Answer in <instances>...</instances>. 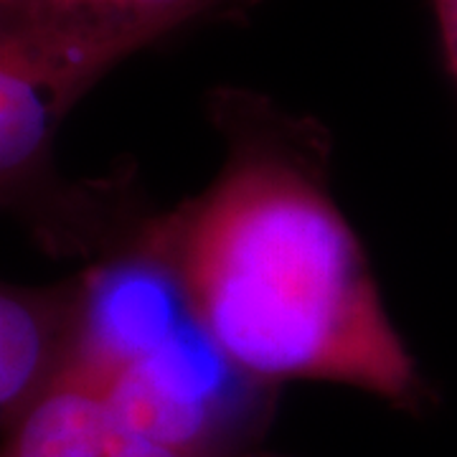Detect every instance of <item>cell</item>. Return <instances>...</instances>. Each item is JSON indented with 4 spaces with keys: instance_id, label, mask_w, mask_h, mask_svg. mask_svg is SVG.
Returning a JSON list of instances; mask_svg holds the SVG:
<instances>
[{
    "instance_id": "1",
    "label": "cell",
    "mask_w": 457,
    "mask_h": 457,
    "mask_svg": "<svg viewBox=\"0 0 457 457\" xmlns=\"http://www.w3.org/2000/svg\"><path fill=\"white\" fill-rule=\"evenodd\" d=\"M221 176L145 231L180 305L252 384L328 381L417 404V363L308 153L231 130Z\"/></svg>"
},
{
    "instance_id": "2",
    "label": "cell",
    "mask_w": 457,
    "mask_h": 457,
    "mask_svg": "<svg viewBox=\"0 0 457 457\" xmlns=\"http://www.w3.org/2000/svg\"><path fill=\"white\" fill-rule=\"evenodd\" d=\"M99 79L95 69L0 26V209L44 219V234L59 246L97 231L92 198L69 196L54 176V140Z\"/></svg>"
},
{
    "instance_id": "3",
    "label": "cell",
    "mask_w": 457,
    "mask_h": 457,
    "mask_svg": "<svg viewBox=\"0 0 457 457\" xmlns=\"http://www.w3.org/2000/svg\"><path fill=\"white\" fill-rule=\"evenodd\" d=\"M249 0H0V26L107 74L135 51Z\"/></svg>"
},
{
    "instance_id": "4",
    "label": "cell",
    "mask_w": 457,
    "mask_h": 457,
    "mask_svg": "<svg viewBox=\"0 0 457 457\" xmlns=\"http://www.w3.org/2000/svg\"><path fill=\"white\" fill-rule=\"evenodd\" d=\"M117 371L64 353L56 371L5 425L0 457H107Z\"/></svg>"
},
{
    "instance_id": "5",
    "label": "cell",
    "mask_w": 457,
    "mask_h": 457,
    "mask_svg": "<svg viewBox=\"0 0 457 457\" xmlns=\"http://www.w3.org/2000/svg\"><path fill=\"white\" fill-rule=\"evenodd\" d=\"M77 323V282H0V425L5 427L64 359Z\"/></svg>"
},
{
    "instance_id": "6",
    "label": "cell",
    "mask_w": 457,
    "mask_h": 457,
    "mask_svg": "<svg viewBox=\"0 0 457 457\" xmlns=\"http://www.w3.org/2000/svg\"><path fill=\"white\" fill-rule=\"evenodd\" d=\"M107 457H264L252 455L237 445H209V442H183L168 437H153L130 432L114 425Z\"/></svg>"
},
{
    "instance_id": "7",
    "label": "cell",
    "mask_w": 457,
    "mask_h": 457,
    "mask_svg": "<svg viewBox=\"0 0 457 457\" xmlns=\"http://www.w3.org/2000/svg\"><path fill=\"white\" fill-rule=\"evenodd\" d=\"M455 82H457V79H455Z\"/></svg>"
}]
</instances>
